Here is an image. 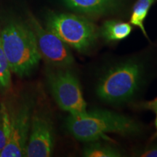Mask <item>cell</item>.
I'll return each instance as SVG.
<instances>
[{
  "label": "cell",
  "mask_w": 157,
  "mask_h": 157,
  "mask_svg": "<svg viewBox=\"0 0 157 157\" xmlns=\"http://www.w3.org/2000/svg\"><path fill=\"white\" fill-rule=\"evenodd\" d=\"M7 58L4 52L0 34V87L7 88L10 85L11 76Z\"/></svg>",
  "instance_id": "14"
},
{
  "label": "cell",
  "mask_w": 157,
  "mask_h": 157,
  "mask_svg": "<svg viewBox=\"0 0 157 157\" xmlns=\"http://www.w3.org/2000/svg\"><path fill=\"white\" fill-rule=\"evenodd\" d=\"M10 133V119L9 111L5 104L0 105V153L8 142Z\"/></svg>",
  "instance_id": "13"
},
{
  "label": "cell",
  "mask_w": 157,
  "mask_h": 157,
  "mask_svg": "<svg viewBox=\"0 0 157 157\" xmlns=\"http://www.w3.org/2000/svg\"><path fill=\"white\" fill-rule=\"evenodd\" d=\"M155 1L156 0H137L133 6L132 15L130 17L131 24L138 27L148 39V36L144 27V21Z\"/></svg>",
  "instance_id": "11"
},
{
  "label": "cell",
  "mask_w": 157,
  "mask_h": 157,
  "mask_svg": "<svg viewBox=\"0 0 157 157\" xmlns=\"http://www.w3.org/2000/svg\"><path fill=\"white\" fill-rule=\"evenodd\" d=\"M66 126L74 138L87 143L107 139V133L133 135L140 131L139 124L133 119L104 109L87 111L82 115L70 114Z\"/></svg>",
  "instance_id": "1"
},
{
  "label": "cell",
  "mask_w": 157,
  "mask_h": 157,
  "mask_svg": "<svg viewBox=\"0 0 157 157\" xmlns=\"http://www.w3.org/2000/svg\"><path fill=\"white\" fill-rule=\"evenodd\" d=\"M139 156L142 157H157V144L153 145L144 150Z\"/></svg>",
  "instance_id": "15"
},
{
  "label": "cell",
  "mask_w": 157,
  "mask_h": 157,
  "mask_svg": "<svg viewBox=\"0 0 157 157\" xmlns=\"http://www.w3.org/2000/svg\"><path fill=\"white\" fill-rule=\"evenodd\" d=\"M49 85L58 106L71 115L84 114L87 111L81 85L69 71H58L50 74Z\"/></svg>",
  "instance_id": "5"
},
{
  "label": "cell",
  "mask_w": 157,
  "mask_h": 157,
  "mask_svg": "<svg viewBox=\"0 0 157 157\" xmlns=\"http://www.w3.org/2000/svg\"><path fill=\"white\" fill-rule=\"evenodd\" d=\"M53 147L54 129L52 121L43 113H34L31 117V132L25 156H50Z\"/></svg>",
  "instance_id": "8"
},
{
  "label": "cell",
  "mask_w": 157,
  "mask_h": 157,
  "mask_svg": "<svg viewBox=\"0 0 157 157\" xmlns=\"http://www.w3.org/2000/svg\"><path fill=\"white\" fill-rule=\"evenodd\" d=\"M47 28L74 50L85 52L93 47L98 34L95 25L83 17L66 13H52Z\"/></svg>",
  "instance_id": "4"
},
{
  "label": "cell",
  "mask_w": 157,
  "mask_h": 157,
  "mask_svg": "<svg viewBox=\"0 0 157 157\" xmlns=\"http://www.w3.org/2000/svg\"><path fill=\"white\" fill-rule=\"evenodd\" d=\"M143 107H144L145 109L156 111L157 109V98L156 99H154V101L147 102V103L144 104V106Z\"/></svg>",
  "instance_id": "16"
},
{
  "label": "cell",
  "mask_w": 157,
  "mask_h": 157,
  "mask_svg": "<svg viewBox=\"0 0 157 157\" xmlns=\"http://www.w3.org/2000/svg\"><path fill=\"white\" fill-rule=\"evenodd\" d=\"M132 30L129 23L117 21H105L101 29V35L108 42H115L126 39Z\"/></svg>",
  "instance_id": "10"
},
{
  "label": "cell",
  "mask_w": 157,
  "mask_h": 157,
  "mask_svg": "<svg viewBox=\"0 0 157 157\" xmlns=\"http://www.w3.org/2000/svg\"><path fill=\"white\" fill-rule=\"evenodd\" d=\"M143 76V66L140 62L129 60L121 63L104 74L96 87V94L106 103L126 102L138 90Z\"/></svg>",
  "instance_id": "3"
},
{
  "label": "cell",
  "mask_w": 157,
  "mask_h": 157,
  "mask_svg": "<svg viewBox=\"0 0 157 157\" xmlns=\"http://www.w3.org/2000/svg\"><path fill=\"white\" fill-rule=\"evenodd\" d=\"M1 39L10 71L20 76L29 75L41 59L32 29L13 21L2 31Z\"/></svg>",
  "instance_id": "2"
},
{
  "label": "cell",
  "mask_w": 157,
  "mask_h": 157,
  "mask_svg": "<svg viewBox=\"0 0 157 157\" xmlns=\"http://www.w3.org/2000/svg\"><path fill=\"white\" fill-rule=\"evenodd\" d=\"M155 112H156V120H155V125H156V133H155V135H154V137H153V139L157 137V109L155 111Z\"/></svg>",
  "instance_id": "17"
},
{
  "label": "cell",
  "mask_w": 157,
  "mask_h": 157,
  "mask_svg": "<svg viewBox=\"0 0 157 157\" xmlns=\"http://www.w3.org/2000/svg\"><path fill=\"white\" fill-rule=\"evenodd\" d=\"M69 8L78 13L101 15L114 7L115 0H63Z\"/></svg>",
  "instance_id": "9"
},
{
  "label": "cell",
  "mask_w": 157,
  "mask_h": 157,
  "mask_svg": "<svg viewBox=\"0 0 157 157\" xmlns=\"http://www.w3.org/2000/svg\"><path fill=\"white\" fill-rule=\"evenodd\" d=\"M31 28L36 36L41 58L55 66L66 68L74 63V57L68 46L48 29L41 26L34 17H30Z\"/></svg>",
  "instance_id": "7"
},
{
  "label": "cell",
  "mask_w": 157,
  "mask_h": 157,
  "mask_svg": "<svg viewBox=\"0 0 157 157\" xmlns=\"http://www.w3.org/2000/svg\"><path fill=\"white\" fill-rule=\"evenodd\" d=\"M31 103L25 101L17 109L9 111L10 133L0 157L25 156L31 122Z\"/></svg>",
  "instance_id": "6"
},
{
  "label": "cell",
  "mask_w": 157,
  "mask_h": 157,
  "mask_svg": "<svg viewBox=\"0 0 157 157\" xmlns=\"http://www.w3.org/2000/svg\"><path fill=\"white\" fill-rule=\"evenodd\" d=\"M83 155L86 157H119L121 156L117 149L98 140L88 143L84 147Z\"/></svg>",
  "instance_id": "12"
}]
</instances>
